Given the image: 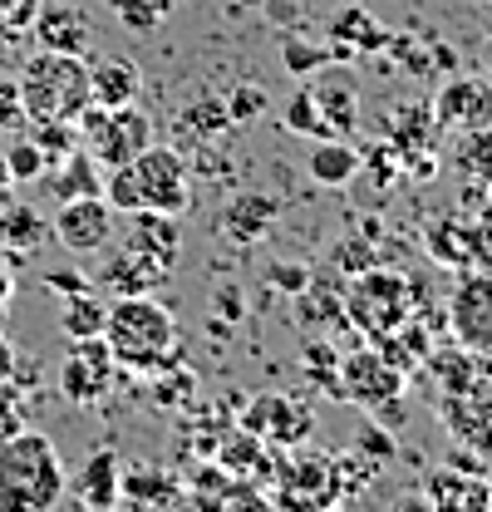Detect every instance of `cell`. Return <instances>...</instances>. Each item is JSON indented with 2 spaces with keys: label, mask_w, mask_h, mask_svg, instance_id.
Segmentation results:
<instances>
[{
  "label": "cell",
  "mask_w": 492,
  "mask_h": 512,
  "mask_svg": "<svg viewBox=\"0 0 492 512\" xmlns=\"http://www.w3.org/2000/svg\"><path fill=\"white\" fill-rule=\"evenodd\" d=\"M310 94H315V109H320V119L330 124L335 138H350V133L360 128V94H355V84H350V79L325 74V79H315V84H310Z\"/></svg>",
  "instance_id": "cell-23"
},
{
  "label": "cell",
  "mask_w": 492,
  "mask_h": 512,
  "mask_svg": "<svg viewBox=\"0 0 492 512\" xmlns=\"http://www.w3.org/2000/svg\"><path fill=\"white\" fill-rule=\"evenodd\" d=\"M330 261L340 266V276H360V271H369V266H374V242L355 232V237H345V242L335 247V256H330Z\"/></svg>",
  "instance_id": "cell-40"
},
{
  "label": "cell",
  "mask_w": 492,
  "mask_h": 512,
  "mask_svg": "<svg viewBox=\"0 0 492 512\" xmlns=\"http://www.w3.org/2000/svg\"><path fill=\"white\" fill-rule=\"evenodd\" d=\"M399 389H404V370H394L374 345L340 355V365H335V399H355V404L379 409V404H389Z\"/></svg>",
  "instance_id": "cell-8"
},
{
  "label": "cell",
  "mask_w": 492,
  "mask_h": 512,
  "mask_svg": "<svg viewBox=\"0 0 492 512\" xmlns=\"http://www.w3.org/2000/svg\"><path fill=\"white\" fill-rule=\"evenodd\" d=\"M355 453L369 458V463H389V458H394V439H389L379 424H365V429H360V439H355Z\"/></svg>",
  "instance_id": "cell-43"
},
{
  "label": "cell",
  "mask_w": 492,
  "mask_h": 512,
  "mask_svg": "<svg viewBox=\"0 0 492 512\" xmlns=\"http://www.w3.org/2000/svg\"><path fill=\"white\" fill-rule=\"evenodd\" d=\"M10 188H15V183H10V168H5V158H0V197H5Z\"/></svg>",
  "instance_id": "cell-52"
},
{
  "label": "cell",
  "mask_w": 492,
  "mask_h": 512,
  "mask_svg": "<svg viewBox=\"0 0 492 512\" xmlns=\"http://www.w3.org/2000/svg\"><path fill=\"white\" fill-rule=\"evenodd\" d=\"M0 128H5V133L25 128V109H20V84H15V79H0Z\"/></svg>",
  "instance_id": "cell-44"
},
{
  "label": "cell",
  "mask_w": 492,
  "mask_h": 512,
  "mask_svg": "<svg viewBox=\"0 0 492 512\" xmlns=\"http://www.w3.org/2000/svg\"><path fill=\"white\" fill-rule=\"evenodd\" d=\"M69 488L60 448L40 429L0 439V512H55Z\"/></svg>",
  "instance_id": "cell-1"
},
{
  "label": "cell",
  "mask_w": 492,
  "mask_h": 512,
  "mask_svg": "<svg viewBox=\"0 0 492 512\" xmlns=\"http://www.w3.org/2000/svg\"><path fill=\"white\" fill-rule=\"evenodd\" d=\"M281 119H286V128H291V133H301V138H310V143H315V138H335V133H330V124L320 119V109H315L310 84H301V89L291 94V104L281 109Z\"/></svg>",
  "instance_id": "cell-33"
},
{
  "label": "cell",
  "mask_w": 492,
  "mask_h": 512,
  "mask_svg": "<svg viewBox=\"0 0 492 512\" xmlns=\"http://www.w3.org/2000/svg\"><path fill=\"white\" fill-rule=\"evenodd\" d=\"M276 212H281L276 197H266V192H242V197H232V202L222 207V232H227L232 242L251 247V242H261V237L271 232Z\"/></svg>",
  "instance_id": "cell-22"
},
{
  "label": "cell",
  "mask_w": 492,
  "mask_h": 512,
  "mask_svg": "<svg viewBox=\"0 0 492 512\" xmlns=\"http://www.w3.org/2000/svg\"><path fill=\"white\" fill-rule=\"evenodd\" d=\"M222 104H227V119H232V124H251V119H261V114H266V104H271V99H266V89H261V84H242V89H237L232 99H222Z\"/></svg>",
  "instance_id": "cell-41"
},
{
  "label": "cell",
  "mask_w": 492,
  "mask_h": 512,
  "mask_svg": "<svg viewBox=\"0 0 492 512\" xmlns=\"http://www.w3.org/2000/svg\"><path fill=\"white\" fill-rule=\"evenodd\" d=\"M266 15H271L276 25H291V20L301 15V5H296V0H266Z\"/></svg>",
  "instance_id": "cell-47"
},
{
  "label": "cell",
  "mask_w": 492,
  "mask_h": 512,
  "mask_svg": "<svg viewBox=\"0 0 492 512\" xmlns=\"http://www.w3.org/2000/svg\"><path fill=\"white\" fill-rule=\"evenodd\" d=\"M69 124L79 133V143L94 153L99 168H123V163H133L153 143V124H148V114L138 104H123V109H94V104H84Z\"/></svg>",
  "instance_id": "cell-5"
},
{
  "label": "cell",
  "mask_w": 492,
  "mask_h": 512,
  "mask_svg": "<svg viewBox=\"0 0 492 512\" xmlns=\"http://www.w3.org/2000/svg\"><path fill=\"white\" fill-rule=\"evenodd\" d=\"M424 503L429 512H492V483L483 473L433 468L424 478Z\"/></svg>",
  "instance_id": "cell-14"
},
{
  "label": "cell",
  "mask_w": 492,
  "mask_h": 512,
  "mask_svg": "<svg viewBox=\"0 0 492 512\" xmlns=\"http://www.w3.org/2000/svg\"><path fill=\"white\" fill-rule=\"evenodd\" d=\"M123 247L148 261H158L163 271L178 266L183 256V232H178V217L168 212H153V207H138V212H123Z\"/></svg>",
  "instance_id": "cell-12"
},
{
  "label": "cell",
  "mask_w": 492,
  "mask_h": 512,
  "mask_svg": "<svg viewBox=\"0 0 492 512\" xmlns=\"http://www.w3.org/2000/svg\"><path fill=\"white\" fill-rule=\"evenodd\" d=\"M114 15H119L128 30L148 35V30H158L173 15V0H114Z\"/></svg>",
  "instance_id": "cell-36"
},
{
  "label": "cell",
  "mask_w": 492,
  "mask_h": 512,
  "mask_svg": "<svg viewBox=\"0 0 492 512\" xmlns=\"http://www.w3.org/2000/svg\"><path fill=\"white\" fill-rule=\"evenodd\" d=\"M104 345L119 370L158 375L178 365V320L153 296H119L104 320Z\"/></svg>",
  "instance_id": "cell-2"
},
{
  "label": "cell",
  "mask_w": 492,
  "mask_h": 512,
  "mask_svg": "<svg viewBox=\"0 0 492 512\" xmlns=\"http://www.w3.org/2000/svg\"><path fill=\"white\" fill-rule=\"evenodd\" d=\"M325 512H330V508H325Z\"/></svg>",
  "instance_id": "cell-55"
},
{
  "label": "cell",
  "mask_w": 492,
  "mask_h": 512,
  "mask_svg": "<svg viewBox=\"0 0 492 512\" xmlns=\"http://www.w3.org/2000/svg\"><path fill=\"white\" fill-rule=\"evenodd\" d=\"M187 389H192V375H187L183 365H178V380H168V384L158 380V384H153V394H158V404H178V399H183Z\"/></svg>",
  "instance_id": "cell-46"
},
{
  "label": "cell",
  "mask_w": 492,
  "mask_h": 512,
  "mask_svg": "<svg viewBox=\"0 0 492 512\" xmlns=\"http://www.w3.org/2000/svg\"><path fill=\"white\" fill-rule=\"evenodd\" d=\"M246 429L256 439H271V444H301L310 434V409L301 399H286V394H261L246 409Z\"/></svg>",
  "instance_id": "cell-16"
},
{
  "label": "cell",
  "mask_w": 492,
  "mask_h": 512,
  "mask_svg": "<svg viewBox=\"0 0 492 512\" xmlns=\"http://www.w3.org/2000/svg\"><path fill=\"white\" fill-rule=\"evenodd\" d=\"M335 60H350V50H340V45H310V40H301V35H281V64L296 74V79H310V74H320L325 64Z\"/></svg>",
  "instance_id": "cell-30"
},
{
  "label": "cell",
  "mask_w": 492,
  "mask_h": 512,
  "mask_svg": "<svg viewBox=\"0 0 492 512\" xmlns=\"http://www.w3.org/2000/svg\"><path fill=\"white\" fill-rule=\"evenodd\" d=\"M20 109L25 124H50V119H74L89 104V69L84 55H30L20 69Z\"/></svg>",
  "instance_id": "cell-3"
},
{
  "label": "cell",
  "mask_w": 492,
  "mask_h": 512,
  "mask_svg": "<svg viewBox=\"0 0 492 512\" xmlns=\"http://www.w3.org/2000/svg\"><path fill=\"white\" fill-rule=\"evenodd\" d=\"M453 163H458V173H463V178H478V183L488 188L492 183V124L488 128H468V133L458 138Z\"/></svg>",
  "instance_id": "cell-32"
},
{
  "label": "cell",
  "mask_w": 492,
  "mask_h": 512,
  "mask_svg": "<svg viewBox=\"0 0 492 512\" xmlns=\"http://www.w3.org/2000/svg\"><path fill=\"white\" fill-rule=\"evenodd\" d=\"M20 429H30L25 384H15V380H5V375H0V439H10V434H20Z\"/></svg>",
  "instance_id": "cell-38"
},
{
  "label": "cell",
  "mask_w": 492,
  "mask_h": 512,
  "mask_svg": "<svg viewBox=\"0 0 492 512\" xmlns=\"http://www.w3.org/2000/svg\"><path fill=\"white\" fill-rule=\"evenodd\" d=\"M104 320H109V301H99V296H94V286H89V291L64 296L60 330L69 335V340H94V335H104Z\"/></svg>",
  "instance_id": "cell-29"
},
{
  "label": "cell",
  "mask_w": 492,
  "mask_h": 512,
  "mask_svg": "<svg viewBox=\"0 0 492 512\" xmlns=\"http://www.w3.org/2000/svg\"><path fill=\"white\" fill-rule=\"evenodd\" d=\"M296 306H301V320H310V325H340L345 320V291L330 276H310V286L296 296Z\"/></svg>",
  "instance_id": "cell-31"
},
{
  "label": "cell",
  "mask_w": 492,
  "mask_h": 512,
  "mask_svg": "<svg viewBox=\"0 0 492 512\" xmlns=\"http://www.w3.org/2000/svg\"><path fill=\"white\" fill-rule=\"evenodd\" d=\"M128 168H133V178H138V197H143V207L168 212V217L187 212V202H192V178H187V158L178 153V148L148 143Z\"/></svg>",
  "instance_id": "cell-7"
},
{
  "label": "cell",
  "mask_w": 492,
  "mask_h": 512,
  "mask_svg": "<svg viewBox=\"0 0 492 512\" xmlns=\"http://www.w3.org/2000/svg\"><path fill=\"white\" fill-rule=\"evenodd\" d=\"M45 0H15V15H10V25L15 30H30V20H35V10H40Z\"/></svg>",
  "instance_id": "cell-48"
},
{
  "label": "cell",
  "mask_w": 492,
  "mask_h": 512,
  "mask_svg": "<svg viewBox=\"0 0 492 512\" xmlns=\"http://www.w3.org/2000/svg\"><path fill=\"white\" fill-rule=\"evenodd\" d=\"M488 207H492V183H488Z\"/></svg>",
  "instance_id": "cell-54"
},
{
  "label": "cell",
  "mask_w": 492,
  "mask_h": 512,
  "mask_svg": "<svg viewBox=\"0 0 492 512\" xmlns=\"http://www.w3.org/2000/svg\"><path fill=\"white\" fill-rule=\"evenodd\" d=\"M45 242H50L45 212H35V207H25V202H10V207L0 212V247H10L15 256H35Z\"/></svg>",
  "instance_id": "cell-27"
},
{
  "label": "cell",
  "mask_w": 492,
  "mask_h": 512,
  "mask_svg": "<svg viewBox=\"0 0 492 512\" xmlns=\"http://www.w3.org/2000/svg\"><path fill=\"white\" fill-rule=\"evenodd\" d=\"M119 380V365L104 345V335L94 340H69V355L60 365V394L69 404H99Z\"/></svg>",
  "instance_id": "cell-9"
},
{
  "label": "cell",
  "mask_w": 492,
  "mask_h": 512,
  "mask_svg": "<svg viewBox=\"0 0 492 512\" xmlns=\"http://www.w3.org/2000/svg\"><path fill=\"white\" fill-rule=\"evenodd\" d=\"M448 330L458 350L473 360H492V271H463L448 296Z\"/></svg>",
  "instance_id": "cell-6"
},
{
  "label": "cell",
  "mask_w": 492,
  "mask_h": 512,
  "mask_svg": "<svg viewBox=\"0 0 492 512\" xmlns=\"http://www.w3.org/2000/svg\"><path fill=\"white\" fill-rule=\"evenodd\" d=\"M10 291H15V276H10V266H0V306L10 301Z\"/></svg>",
  "instance_id": "cell-51"
},
{
  "label": "cell",
  "mask_w": 492,
  "mask_h": 512,
  "mask_svg": "<svg viewBox=\"0 0 492 512\" xmlns=\"http://www.w3.org/2000/svg\"><path fill=\"white\" fill-rule=\"evenodd\" d=\"M45 286H50V291H60V296H74V291H89L94 281H89V276H79V271H50V276H45Z\"/></svg>",
  "instance_id": "cell-45"
},
{
  "label": "cell",
  "mask_w": 492,
  "mask_h": 512,
  "mask_svg": "<svg viewBox=\"0 0 492 512\" xmlns=\"http://www.w3.org/2000/svg\"><path fill=\"white\" fill-rule=\"evenodd\" d=\"M306 168L320 188H345V183L360 173V148H355L350 138H315Z\"/></svg>",
  "instance_id": "cell-24"
},
{
  "label": "cell",
  "mask_w": 492,
  "mask_h": 512,
  "mask_svg": "<svg viewBox=\"0 0 492 512\" xmlns=\"http://www.w3.org/2000/svg\"><path fill=\"white\" fill-rule=\"evenodd\" d=\"M217 311H222V320H242V306H237V291H222V296H217Z\"/></svg>",
  "instance_id": "cell-49"
},
{
  "label": "cell",
  "mask_w": 492,
  "mask_h": 512,
  "mask_svg": "<svg viewBox=\"0 0 492 512\" xmlns=\"http://www.w3.org/2000/svg\"><path fill=\"white\" fill-rule=\"evenodd\" d=\"M478 242H483V227L463 217H443L429 227V256L453 271H478Z\"/></svg>",
  "instance_id": "cell-21"
},
{
  "label": "cell",
  "mask_w": 492,
  "mask_h": 512,
  "mask_svg": "<svg viewBox=\"0 0 492 512\" xmlns=\"http://www.w3.org/2000/svg\"><path fill=\"white\" fill-rule=\"evenodd\" d=\"M30 30H35L40 50H50V55H84L94 40V25L79 5H40Z\"/></svg>",
  "instance_id": "cell-17"
},
{
  "label": "cell",
  "mask_w": 492,
  "mask_h": 512,
  "mask_svg": "<svg viewBox=\"0 0 492 512\" xmlns=\"http://www.w3.org/2000/svg\"><path fill=\"white\" fill-rule=\"evenodd\" d=\"M99 197H104L119 217L143 207V197H138V178H133V168H128V163H123V168H104V188H99Z\"/></svg>",
  "instance_id": "cell-37"
},
{
  "label": "cell",
  "mask_w": 492,
  "mask_h": 512,
  "mask_svg": "<svg viewBox=\"0 0 492 512\" xmlns=\"http://www.w3.org/2000/svg\"><path fill=\"white\" fill-rule=\"evenodd\" d=\"M389 143L409 158V153H429L433 133H438V124H433V109L429 104H404V109H394L389 114Z\"/></svg>",
  "instance_id": "cell-28"
},
{
  "label": "cell",
  "mask_w": 492,
  "mask_h": 512,
  "mask_svg": "<svg viewBox=\"0 0 492 512\" xmlns=\"http://www.w3.org/2000/svg\"><path fill=\"white\" fill-rule=\"evenodd\" d=\"M15 35H20V30H15V25H10V20L0 15V55H5V50L15 45Z\"/></svg>",
  "instance_id": "cell-50"
},
{
  "label": "cell",
  "mask_w": 492,
  "mask_h": 512,
  "mask_svg": "<svg viewBox=\"0 0 492 512\" xmlns=\"http://www.w3.org/2000/svg\"><path fill=\"white\" fill-rule=\"evenodd\" d=\"M217 463L222 468H256L261 463V439L251 434V429H242V434H227V444H222V453H217Z\"/></svg>",
  "instance_id": "cell-39"
},
{
  "label": "cell",
  "mask_w": 492,
  "mask_h": 512,
  "mask_svg": "<svg viewBox=\"0 0 492 512\" xmlns=\"http://www.w3.org/2000/svg\"><path fill=\"white\" fill-rule=\"evenodd\" d=\"M488 69H492V45H488Z\"/></svg>",
  "instance_id": "cell-53"
},
{
  "label": "cell",
  "mask_w": 492,
  "mask_h": 512,
  "mask_svg": "<svg viewBox=\"0 0 492 512\" xmlns=\"http://www.w3.org/2000/svg\"><path fill=\"white\" fill-rule=\"evenodd\" d=\"M114 222H119V212L104 197H64L55 222H50V237L74 256H89L114 242Z\"/></svg>",
  "instance_id": "cell-10"
},
{
  "label": "cell",
  "mask_w": 492,
  "mask_h": 512,
  "mask_svg": "<svg viewBox=\"0 0 492 512\" xmlns=\"http://www.w3.org/2000/svg\"><path fill=\"white\" fill-rule=\"evenodd\" d=\"M443 419L463 444H473L478 453L492 458V394L483 389V380H473L458 394H443Z\"/></svg>",
  "instance_id": "cell-15"
},
{
  "label": "cell",
  "mask_w": 492,
  "mask_h": 512,
  "mask_svg": "<svg viewBox=\"0 0 492 512\" xmlns=\"http://www.w3.org/2000/svg\"><path fill=\"white\" fill-rule=\"evenodd\" d=\"M168 276H173V271H163L158 261H148V256L119 247V252L94 271V286H104V291H114V296H148V291L163 286Z\"/></svg>",
  "instance_id": "cell-18"
},
{
  "label": "cell",
  "mask_w": 492,
  "mask_h": 512,
  "mask_svg": "<svg viewBox=\"0 0 492 512\" xmlns=\"http://www.w3.org/2000/svg\"><path fill=\"white\" fill-rule=\"evenodd\" d=\"M123 463L114 448H99V453H89L84 458V468H79V478H74V493H79V503L94 512H114L123 498Z\"/></svg>",
  "instance_id": "cell-19"
},
{
  "label": "cell",
  "mask_w": 492,
  "mask_h": 512,
  "mask_svg": "<svg viewBox=\"0 0 492 512\" xmlns=\"http://www.w3.org/2000/svg\"><path fill=\"white\" fill-rule=\"evenodd\" d=\"M45 178H50V188H55V197H99V188H104V168L94 163V153L79 143L74 153H64L60 163H50L45 168Z\"/></svg>",
  "instance_id": "cell-25"
},
{
  "label": "cell",
  "mask_w": 492,
  "mask_h": 512,
  "mask_svg": "<svg viewBox=\"0 0 492 512\" xmlns=\"http://www.w3.org/2000/svg\"><path fill=\"white\" fill-rule=\"evenodd\" d=\"M138 89H143V69L123 55L89 64V104L94 109H123V104H138Z\"/></svg>",
  "instance_id": "cell-20"
},
{
  "label": "cell",
  "mask_w": 492,
  "mask_h": 512,
  "mask_svg": "<svg viewBox=\"0 0 492 512\" xmlns=\"http://www.w3.org/2000/svg\"><path fill=\"white\" fill-rule=\"evenodd\" d=\"M330 40L340 45V50H350V55H374V50H384L389 45V30L360 10V5H345L335 20H330Z\"/></svg>",
  "instance_id": "cell-26"
},
{
  "label": "cell",
  "mask_w": 492,
  "mask_h": 512,
  "mask_svg": "<svg viewBox=\"0 0 492 512\" xmlns=\"http://www.w3.org/2000/svg\"><path fill=\"white\" fill-rule=\"evenodd\" d=\"M409 316H419V301H414V286H409L404 276L379 271V266H369V271H360V276H350V291H345V320H350L360 335L379 340V335L399 330Z\"/></svg>",
  "instance_id": "cell-4"
},
{
  "label": "cell",
  "mask_w": 492,
  "mask_h": 512,
  "mask_svg": "<svg viewBox=\"0 0 492 512\" xmlns=\"http://www.w3.org/2000/svg\"><path fill=\"white\" fill-rule=\"evenodd\" d=\"M178 128L192 133V138H217L222 128H232V119H227V104H222V99H197V104L183 109Z\"/></svg>",
  "instance_id": "cell-35"
},
{
  "label": "cell",
  "mask_w": 492,
  "mask_h": 512,
  "mask_svg": "<svg viewBox=\"0 0 492 512\" xmlns=\"http://www.w3.org/2000/svg\"><path fill=\"white\" fill-rule=\"evenodd\" d=\"M433 124L468 133V128H488L492 124V79L483 74H453L438 84V94L429 99Z\"/></svg>",
  "instance_id": "cell-11"
},
{
  "label": "cell",
  "mask_w": 492,
  "mask_h": 512,
  "mask_svg": "<svg viewBox=\"0 0 492 512\" xmlns=\"http://www.w3.org/2000/svg\"><path fill=\"white\" fill-rule=\"evenodd\" d=\"M266 281H271L276 291H286V296H301L310 286V266H301V261H276Z\"/></svg>",
  "instance_id": "cell-42"
},
{
  "label": "cell",
  "mask_w": 492,
  "mask_h": 512,
  "mask_svg": "<svg viewBox=\"0 0 492 512\" xmlns=\"http://www.w3.org/2000/svg\"><path fill=\"white\" fill-rule=\"evenodd\" d=\"M0 158H5V168H10V183H40V178H45V168H50L35 138H15Z\"/></svg>",
  "instance_id": "cell-34"
},
{
  "label": "cell",
  "mask_w": 492,
  "mask_h": 512,
  "mask_svg": "<svg viewBox=\"0 0 492 512\" xmlns=\"http://www.w3.org/2000/svg\"><path fill=\"white\" fill-rule=\"evenodd\" d=\"M281 503L296 512H325L340 503L335 458H301L281 473Z\"/></svg>",
  "instance_id": "cell-13"
}]
</instances>
